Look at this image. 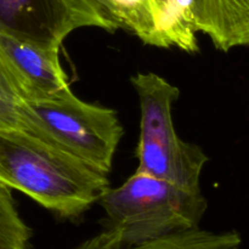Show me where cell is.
Here are the masks:
<instances>
[{
    "instance_id": "6da1fadb",
    "label": "cell",
    "mask_w": 249,
    "mask_h": 249,
    "mask_svg": "<svg viewBox=\"0 0 249 249\" xmlns=\"http://www.w3.org/2000/svg\"><path fill=\"white\" fill-rule=\"evenodd\" d=\"M0 182L67 218L109 189L106 174L23 130H0Z\"/></svg>"
},
{
    "instance_id": "7a4b0ae2",
    "label": "cell",
    "mask_w": 249,
    "mask_h": 249,
    "mask_svg": "<svg viewBox=\"0 0 249 249\" xmlns=\"http://www.w3.org/2000/svg\"><path fill=\"white\" fill-rule=\"evenodd\" d=\"M107 231L125 245L198 228L207 209L202 190H189L136 172L100 198Z\"/></svg>"
},
{
    "instance_id": "3957f363",
    "label": "cell",
    "mask_w": 249,
    "mask_h": 249,
    "mask_svg": "<svg viewBox=\"0 0 249 249\" xmlns=\"http://www.w3.org/2000/svg\"><path fill=\"white\" fill-rule=\"evenodd\" d=\"M21 130L108 175L123 135L116 111L89 104L67 89L27 101Z\"/></svg>"
},
{
    "instance_id": "277c9868",
    "label": "cell",
    "mask_w": 249,
    "mask_h": 249,
    "mask_svg": "<svg viewBox=\"0 0 249 249\" xmlns=\"http://www.w3.org/2000/svg\"><path fill=\"white\" fill-rule=\"evenodd\" d=\"M131 83L141 112L136 172L185 189L201 190V175L208 157L201 147L180 139L175 130L173 105L179 89L155 73H138Z\"/></svg>"
},
{
    "instance_id": "5b68a950",
    "label": "cell",
    "mask_w": 249,
    "mask_h": 249,
    "mask_svg": "<svg viewBox=\"0 0 249 249\" xmlns=\"http://www.w3.org/2000/svg\"><path fill=\"white\" fill-rule=\"evenodd\" d=\"M107 22L84 0H0V34L60 50L75 29Z\"/></svg>"
},
{
    "instance_id": "8992f818",
    "label": "cell",
    "mask_w": 249,
    "mask_h": 249,
    "mask_svg": "<svg viewBox=\"0 0 249 249\" xmlns=\"http://www.w3.org/2000/svg\"><path fill=\"white\" fill-rule=\"evenodd\" d=\"M0 44L23 79L31 100L55 96L71 89L58 53L14 36L0 34Z\"/></svg>"
},
{
    "instance_id": "52a82bcc",
    "label": "cell",
    "mask_w": 249,
    "mask_h": 249,
    "mask_svg": "<svg viewBox=\"0 0 249 249\" xmlns=\"http://www.w3.org/2000/svg\"><path fill=\"white\" fill-rule=\"evenodd\" d=\"M191 11L197 33L218 50L249 46V0H192Z\"/></svg>"
},
{
    "instance_id": "ba28073f",
    "label": "cell",
    "mask_w": 249,
    "mask_h": 249,
    "mask_svg": "<svg viewBox=\"0 0 249 249\" xmlns=\"http://www.w3.org/2000/svg\"><path fill=\"white\" fill-rule=\"evenodd\" d=\"M242 240L236 231L214 232L195 228L169 233L145 242L125 245L105 230L74 249H241Z\"/></svg>"
},
{
    "instance_id": "9c48e42d",
    "label": "cell",
    "mask_w": 249,
    "mask_h": 249,
    "mask_svg": "<svg viewBox=\"0 0 249 249\" xmlns=\"http://www.w3.org/2000/svg\"><path fill=\"white\" fill-rule=\"evenodd\" d=\"M191 5L192 0H151L155 46L178 48L186 53L198 50Z\"/></svg>"
},
{
    "instance_id": "30bf717a",
    "label": "cell",
    "mask_w": 249,
    "mask_h": 249,
    "mask_svg": "<svg viewBox=\"0 0 249 249\" xmlns=\"http://www.w3.org/2000/svg\"><path fill=\"white\" fill-rule=\"evenodd\" d=\"M28 89L0 44V130H21L22 109Z\"/></svg>"
},
{
    "instance_id": "8fae6325",
    "label": "cell",
    "mask_w": 249,
    "mask_h": 249,
    "mask_svg": "<svg viewBox=\"0 0 249 249\" xmlns=\"http://www.w3.org/2000/svg\"><path fill=\"white\" fill-rule=\"evenodd\" d=\"M121 27L133 32L147 45L155 46L151 0H106Z\"/></svg>"
},
{
    "instance_id": "7c38bea8",
    "label": "cell",
    "mask_w": 249,
    "mask_h": 249,
    "mask_svg": "<svg viewBox=\"0 0 249 249\" xmlns=\"http://www.w3.org/2000/svg\"><path fill=\"white\" fill-rule=\"evenodd\" d=\"M31 230L17 212L10 189L0 182V249H26Z\"/></svg>"
},
{
    "instance_id": "4fadbf2b",
    "label": "cell",
    "mask_w": 249,
    "mask_h": 249,
    "mask_svg": "<svg viewBox=\"0 0 249 249\" xmlns=\"http://www.w3.org/2000/svg\"><path fill=\"white\" fill-rule=\"evenodd\" d=\"M87 4H89L105 21L107 22V24L109 26L111 32L117 31L118 28H121V24L117 21L116 17L112 15L111 10H109L108 4H107L106 0H84Z\"/></svg>"
}]
</instances>
